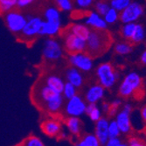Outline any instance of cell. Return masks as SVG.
<instances>
[{
  "mask_svg": "<svg viewBox=\"0 0 146 146\" xmlns=\"http://www.w3.org/2000/svg\"><path fill=\"white\" fill-rule=\"evenodd\" d=\"M86 52L92 58L102 55L112 44V37L107 30L92 29L86 39Z\"/></svg>",
  "mask_w": 146,
  "mask_h": 146,
  "instance_id": "6da1fadb",
  "label": "cell"
},
{
  "mask_svg": "<svg viewBox=\"0 0 146 146\" xmlns=\"http://www.w3.org/2000/svg\"><path fill=\"white\" fill-rule=\"evenodd\" d=\"M143 85V81L141 76L136 73L131 72L128 74L119 87V95L123 98H128L132 96L136 92H137Z\"/></svg>",
  "mask_w": 146,
  "mask_h": 146,
  "instance_id": "7a4b0ae2",
  "label": "cell"
},
{
  "mask_svg": "<svg viewBox=\"0 0 146 146\" xmlns=\"http://www.w3.org/2000/svg\"><path fill=\"white\" fill-rule=\"evenodd\" d=\"M96 73L99 84L105 88H111L114 87L119 77V74L115 71L113 66L110 63L100 64Z\"/></svg>",
  "mask_w": 146,
  "mask_h": 146,
  "instance_id": "3957f363",
  "label": "cell"
},
{
  "mask_svg": "<svg viewBox=\"0 0 146 146\" xmlns=\"http://www.w3.org/2000/svg\"><path fill=\"white\" fill-rule=\"evenodd\" d=\"M63 46L65 50L69 54H76V52H85L87 43L85 39L73 34L67 29L64 31Z\"/></svg>",
  "mask_w": 146,
  "mask_h": 146,
  "instance_id": "277c9868",
  "label": "cell"
},
{
  "mask_svg": "<svg viewBox=\"0 0 146 146\" xmlns=\"http://www.w3.org/2000/svg\"><path fill=\"white\" fill-rule=\"evenodd\" d=\"M27 22V17L19 11H10L6 12L5 23L8 29L15 34H19Z\"/></svg>",
  "mask_w": 146,
  "mask_h": 146,
  "instance_id": "5b68a950",
  "label": "cell"
},
{
  "mask_svg": "<svg viewBox=\"0 0 146 146\" xmlns=\"http://www.w3.org/2000/svg\"><path fill=\"white\" fill-rule=\"evenodd\" d=\"M63 54V50L60 42L56 39L49 38L45 41L43 47V56L48 61H57Z\"/></svg>",
  "mask_w": 146,
  "mask_h": 146,
  "instance_id": "8992f818",
  "label": "cell"
},
{
  "mask_svg": "<svg viewBox=\"0 0 146 146\" xmlns=\"http://www.w3.org/2000/svg\"><path fill=\"white\" fill-rule=\"evenodd\" d=\"M143 14V7L142 5L137 2L130 3L124 10H123L120 14L119 19L123 23H135L137 21Z\"/></svg>",
  "mask_w": 146,
  "mask_h": 146,
  "instance_id": "52a82bcc",
  "label": "cell"
},
{
  "mask_svg": "<svg viewBox=\"0 0 146 146\" xmlns=\"http://www.w3.org/2000/svg\"><path fill=\"white\" fill-rule=\"evenodd\" d=\"M69 62L73 67L82 72L91 71L94 66L93 58L86 52L69 54Z\"/></svg>",
  "mask_w": 146,
  "mask_h": 146,
  "instance_id": "ba28073f",
  "label": "cell"
},
{
  "mask_svg": "<svg viewBox=\"0 0 146 146\" xmlns=\"http://www.w3.org/2000/svg\"><path fill=\"white\" fill-rule=\"evenodd\" d=\"M87 102L81 96L75 95L68 100L65 106V111L68 116L80 117L86 113Z\"/></svg>",
  "mask_w": 146,
  "mask_h": 146,
  "instance_id": "9c48e42d",
  "label": "cell"
},
{
  "mask_svg": "<svg viewBox=\"0 0 146 146\" xmlns=\"http://www.w3.org/2000/svg\"><path fill=\"white\" fill-rule=\"evenodd\" d=\"M43 21L44 20L39 17H27V22L24 26L22 32L19 33L20 36L28 40L36 38V36L39 35Z\"/></svg>",
  "mask_w": 146,
  "mask_h": 146,
  "instance_id": "30bf717a",
  "label": "cell"
},
{
  "mask_svg": "<svg viewBox=\"0 0 146 146\" xmlns=\"http://www.w3.org/2000/svg\"><path fill=\"white\" fill-rule=\"evenodd\" d=\"M59 95H60L59 93L54 91L45 83L43 85L38 87L36 93H35V96H36L35 100L38 102L39 103H41L42 107L44 108L47 102H49L52 99H54Z\"/></svg>",
  "mask_w": 146,
  "mask_h": 146,
  "instance_id": "8fae6325",
  "label": "cell"
},
{
  "mask_svg": "<svg viewBox=\"0 0 146 146\" xmlns=\"http://www.w3.org/2000/svg\"><path fill=\"white\" fill-rule=\"evenodd\" d=\"M109 121L107 118L102 117L98 121L96 122L95 135L98 138L100 145H106L108 139L110 138L109 135Z\"/></svg>",
  "mask_w": 146,
  "mask_h": 146,
  "instance_id": "7c38bea8",
  "label": "cell"
},
{
  "mask_svg": "<svg viewBox=\"0 0 146 146\" xmlns=\"http://www.w3.org/2000/svg\"><path fill=\"white\" fill-rule=\"evenodd\" d=\"M85 24L93 29L105 30L108 28V24L106 23L103 17L96 11H91L88 13L85 18Z\"/></svg>",
  "mask_w": 146,
  "mask_h": 146,
  "instance_id": "4fadbf2b",
  "label": "cell"
},
{
  "mask_svg": "<svg viewBox=\"0 0 146 146\" xmlns=\"http://www.w3.org/2000/svg\"><path fill=\"white\" fill-rule=\"evenodd\" d=\"M105 88L101 84H95L91 86L85 94V100L88 103H97L105 95Z\"/></svg>",
  "mask_w": 146,
  "mask_h": 146,
  "instance_id": "5bb4252c",
  "label": "cell"
},
{
  "mask_svg": "<svg viewBox=\"0 0 146 146\" xmlns=\"http://www.w3.org/2000/svg\"><path fill=\"white\" fill-rule=\"evenodd\" d=\"M115 122L120 129L121 133L123 134H129L132 129L131 124V117L130 114L125 112L124 110H121L116 113Z\"/></svg>",
  "mask_w": 146,
  "mask_h": 146,
  "instance_id": "9a60e30c",
  "label": "cell"
},
{
  "mask_svg": "<svg viewBox=\"0 0 146 146\" xmlns=\"http://www.w3.org/2000/svg\"><path fill=\"white\" fill-rule=\"evenodd\" d=\"M41 129L43 133H45L46 136L54 137L60 134L61 125L56 119H48V120H46L42 123Z\"/></svg>",
  "mask_w": 146,
  "mask_h": 146,
  "instance_id": "2e32d148",
  "label": "cell"
},
{
  "mask_svg": "<svg viewBox=\"0 0 146 146\" xmlns=\"http://www.w3.org/2000/svg\"><path fill=\"white\" fill-rule=\"evenodd\" d=\"M61 29V21L52 22V21H43L41 29L39 31V36H49L54 37L60 33Z\"/></svg>",
  "mask_w": 146,
  "mask_h": 146,
  "instance_id": "e0dca14e",
  "label": "cell"
},
{
  "mask_svg": "<svg viewBox=\"0 0 146 146\" xmlns=\"http://www.w3.org/2000/svg\"><path fill=\"white\" fill-rule=\"evenodd\" d=\"M66 79L67 82L72 83L77 88H81L83 84V77L79 69L74 67L69 68L66 72Z\"/></svg>",
  "mask_w": 146,
  "mask_h": 146,
  "instance_id": "ac0fdd59",
  "label": "cell"
},
{
  "mask_svg": "<svg viewBox=\"0 0 146 146\" xmlns=\"http://www.w3.org/2000/svg\"><path fill=\"white\" fill-rule=\"evenodd\" d=\"M45 83L54 91L59 93V94H62L65 86V82L60 76L55 74L47 75L45 79Z\"/></svg>",
  "mask_w": 146,
  "mask_h": 146,
  "instance_id": "d6986e66",
  "label": "cell"
},
{
  "mask_svg": "<svg viewBox=\"0 0 146 146\" xmlns=\"http://www.w3.org/2000/svg\"><path fill=\"white\" fill-rule=\"evenodd\" d=\"M68 30L73 34L85 39V40L88 38L91 32L90 27L86 24H73L69 26Z\"/></svg>",
  "mask_w": 146,
  "mask_h": 146,
  "instance_id": "ffe728a7",
  "label": "cell"
},
{
  "mask_svg": "<svg viewBox=\"0 0 146 146\" xmlns=\"http://www.w3.org/2000/svg\"><path fill=\"white\" fill-rule=\"evenodd\" d=\"M66 125L71 134L74 136H79L82 131V122L76 116H69L67 121H66Z\"/></svg>",
  "mask_w": 146,
  "mask_h": 146,
  "instance_id": "44dd1931",
  "label": "cell"
},
{
  "mask_svg": "<svg viewBox=\"0 0 146 146\" xmlns=\"http://www.w3.org/2000/svg\"><path fill=\"white\" fill-rule=\"evenodd\" d=\"M86 114L88 115L90 120L93 122L98 121L100 118H102V110L97 107L96 103H88L86 107Z\"/></svg>",
  "mask_w": 146,
  "mask_h": 146,
  "instance_id": "7402d4cb",
  "label": "cell"
},
{
  "mask_svg": "<svg viewBox=\"0 0 146 146\" xmlns=\"http://www.w3.org/2000/svg\"><path fill=\"white\" fill-rule=\"evenodd\" d=\"M45 20L52 21V22H59L60 20V11L59 8L56 7H49L44 12Z\"/></svg>",
  "mask_w": 146,
  "mask_h": 146,
  "instance_id": "603a6c76",
  "label": "cell"
},
{
  "mask_svg": "<svg viewBox=\"0 0 146 146\" xmlns=\"http://www.w3.org/2000/svg\"><path fill=\"white\" fill-rule=\"evenodd\" d=\"M78 146H99L100 143L95 134H88L82 137L76 143Z\"/></svg>",
  "mask_w": 146,
  "mask_h": 146,
  "instance_id": "cb8c5ba5",
  "label": "cell"
},
{
  "mask_svg": "<svg viewBox=\"0 0 146 146\" xmlns=\"http://www.w3.org/2000/svg\"><path fill=\"white\" fill-rule=\"evenodd\" d=\"M144 38H145V31H144L143 26L140 24H137L136 30L134 32L133 36L130 38V41L132 43L137 44V43L142 42Z\"/></svg>",
  "mask_w": 146,
  "mask_h": 146,
  "instance_id": "d4e9b609",
  "label": "cell"
},
{
  "mask_svg": "<svg viewBox=\"0 0 146 146\" xmlns=\"http://www.w3.org/2000/svg\"><path fill=\"white\" fill-rule=\"evenodd\" d=\"M103 19H104V20L106 21V23H107L108 25L115 24L119 19V11H116L115 9L110 7L108 10V11L104 14Z\"/></svg>",
  "mask_w": 146,
  "mask_h": 146,
  "instance_id": "484cf974",
  "label": "cell"
},
{
  "mask_svg": "<svg viewBox=\"0 0 146 146\" xmlns=\"http://www.w3.org/2000/svg\"><path fill=\"white\" fill-rule=\"evenodd\" d=\"M136 26L137 24L133 23H126L123 25V28H122V35L125 39H129L130 40L131 37L133 36L134 32L136 30Z\"/></svg>",
  "mask_w": 146,
  "mask_h": 146,
  "instance_id": "4316f807",
  "label": "cell"
},
{
  "mask_svg": "<svg viewBox=\"0 0 146 146\" xmlns=\"http://www.w3.org/2000/svg\"><path fill=\"white\" fill-rule=\"evenodd\" d=\"M77 93V88L75 86H74L72 83L67 82H65V86H64V88H63V92H62V96H64L65 99H70L72 98L73 96H74Z\"/></svg>",
  "mask_w": 146,
  "mask_h": 146,
  "instance_id": "83f0119b",
  "label": "cell"
},
{
  "mask_svg": "<svg viewBox=\"0 0 146 146\" xmlns=\"http://www.w3.org/2000/svg\"><path fill=\"white\" fill-rule=\"evenodd\" d=\"M115 51L116 54L120 55H126V54H129L132 51V46L128 42H119L115 44Z\"/></svg>",
  "mask_w": 146,
  "mask_h": 146,
  "instance_id": "f1b7e54d",
  "label": "cell"
},
{
  "mask_svg": "<svg viewBox=\"0 0 146 146\" xmlns=\"http://www.w3.org/2000/svg\"><path fill=\"white\" fill-rule=\"evenodd\" d=\"M18 0H0V12L6 13L17 6Z\"/></svg>",
  "mask_w": 146,
  "mask_h": 146,
  "instance_id": "f546056e",
  "label": "cell"
},
{
  "mask_svg": "<svg viewBox=\"0 0 146 146\" xmlns=\"http://www.w3.org/2000/svg\"><path fill=\"white\" fill-rule=\"evenodd\" d=\"M130 3H131V0H111L110 5L111 8H114L119 12H121Z\"/></svg>",
  "mask_w": 146,
  "mask_h": 146,
  "instance_id": "4dcf8cb0",
  "label": "cell"
},
{
  "mask_svg": "<svg viewBox=\"0 0 146 146\" xmlns=\"http://www.w3.org/2000/svg\"><path fill=\"white\" fill-rule=\"evenodd\" d=\"M20 145H25V146H43L44 143L40 138L35 136H30L27 138H25L23 143H20Z\"/></svg>",
  "mask_w": 146,
  "mask_h": 146,
  "instance_id": "1f68e13d",
  "label": "cell"
},
{
  "mask_svg": "<svg viewBox=\"0 0 146 146\" xmlns=\"http://www.w3.org/2000/svg\"><path fill=\"white\" fill-rule=\"evenodd\" d=\"M57 7L63 11H70L73 10V2L71 0H54Z\"/></svg>",
  "mask_w": 146,
  "mask_h": 146,
  "instance_id": "d6a6232c",
  "label": "cell"
},
{
  "mask_svg": "<svg viewBox=\"0 0 146 146\" xmlns=\"http://www.w3.org/2000/svg\"><path fill=\"white\" fill-rule=\"evenodd\" d=\"M121 134L120 129H119L115 120H112L109 123V135L110 137H119Z\"/></svg>",
  "mask_w": 146,
  "mask_h": 146,
  "instance_id": "836d02e7",
  "label": "cell"
},
{
  "mask_svg": "<svg viewBox=\"0 0 146 146\" xmlns=\"http://www.w3.org/2000/svg\"><path fill=\"white\" fill-rule=\"evenodd\" d=\"M110 8V5L107 3L105 2H102V1H99V2H96V11L101 16H104V14L106 12L108 11V10Z\"/></svg>",
  "mask_w": 146,
  "mask_h": 146,
  "instance_id": "e575fe53",
  "label": "cell"
},
{
  "mask_svg": "<svg viewBox=\"0 0 146 146\" xmlns=\"http://www.w3.org/2000/svg\"><path fill=\"white\" fill-rule=\"evenodd\" d=\"M107 146H126L127 143H122V140L119 138V137H110L106 143Z\"/></svg>",
  "mask_w": 146,
  "mask_h": 146,
  "instance_id": "d590c367",
  "label": "cell"
},
{
  "mask_svg": "<svg viewBox=\"0 0 146 146\" xmlns=\"http://www.w3.org/2000/svg\"><path fill=\"white\" fill-rule=\"evenodd\" d=\"M94 3V0H75V4L81 9H88Z\"/></svg>",
  "mask_w": 146,
  "mask_h": 146,
  "instance_id": "8d00e7d4",
  "label": "cell"
},
{
  "mask_svg": "<svg viewBox=\"0 0 146 146\" xmlns=\"http://www.w3.org/2000/svg\"><path fill=\"white\" fill-rule=\"evenodd\" d=\"M127 145H129V146H143V145H144V143H142V141L139 138L135 137H131L128 139Z\"/></svg>",
  "mask_w": 146,
  "mask_h": 146,
  "instance_id": "74e56055",
  "label": "cell"
},
{
  "mask_svg": "<svg viewBox=\"0 0 146 146\" xmlns=\"http://www.w3.org/2000/svg\"><path fill=\"white\" fill-rule=\"evenodd\" d=\"M34 2L35 0H18L17 6H19V8H25L26 6L31 5Z\"/></svg>",
  "mask_w": 146,
  "mask_h": 146,
  "instance_id": "f35d334b",
  "label": "cell"
},
{
  "mask_svg": "<svg viewBox=\"0 0 146 146\" xmlns=\"http://www.w3.org/2000/svg\"><path fill=\"white\" fill-rule=\"evenodd\" d=\"M123 110H124L125 112H127L129 114H131V112H132V105L130 103H125L123 105Z\"/></svg>",
  "mask_w": 146,
  "mask_h": 146,
  "instance_id": "ab89813d",
  "label": "cell"
},
{
  "mask_svg": "<svg viewBox=\"0 0 146 146\" xmlns=\"http://www.w3.org/2000/svg\"><path fill=\"white\" fill-rule=\"evenodd\" d=\"M141 117L143 119V121L146 123V105L144 107H143V109L141 110Z\"/></svg>",
  "mask_w": 146,
  "mask_h": 146,
  "instance_id": "60d3db41",
  "label": "cell"
},
{
  "mask_svg": "<svg viewBox=\"0 0 146 146\" xmlns=\"http://www.w3.org/2000/svg\"><path fill=\"white\" fill-rule=\"evenodd\" d=\"M122 104V102H121V100H119V99H115V100H114L113 102H112V103H111V106L112 107H115V108H119L120 107V105Z\"/></svg>",
  "mask_w": 146,
  "mask_h": 146,
  "instance_id": "b9f144b4",
  "label": "cell"
},
{
  "mask_svg": "<svg viewBox=\"0 0 146 146\" xmlns=\"http://www.w3.org/2000/svg\"><path fill=\"white\" fill-rule=\"evenodd\" d=\"M141 62H142L143 65L146 66V50H144V51L143 52V54H142V55H141Z\"/></svg>",
  "mask_w": 146,
  "mask_h": 146,
  "instance_id": "7bdbcfd3",
  "label": "cell"
},
{
  "mask_svg": "<svg viewBox=\"0 0 146 146\" xmlns=\"http://www.w3.org/2000/svg\"><path fill=\"white\" fill-rule=\"evenodd\" d=\"M110 104H108V103H103L102 104V110L103 111L108 113L109 110H110Z\"/></svg>",
  "mask_w": 146,
  "mask_h": 146,
  "instance_id": "ee69618b",
  "label": "cell"
}]
</instances>
